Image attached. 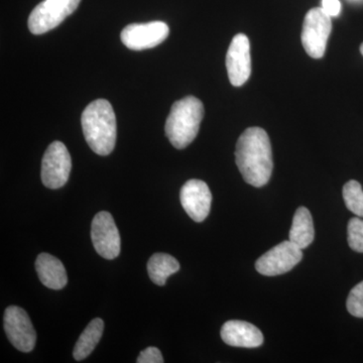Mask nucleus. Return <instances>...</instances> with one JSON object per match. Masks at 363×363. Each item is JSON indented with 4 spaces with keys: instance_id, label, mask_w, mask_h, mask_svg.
<instances>
[{
    "instance_id": "5701e85b",
    "label": "nucleus",
    "mask_w": 363,
    "mask_h": 363,
    "mask_svg": "<svg viewBox=\"0 0 363 363\" xmlns=\"http://www.w3.org/2000/svg\"><path fill=\"white\" fill-rule=\"evenodd\" d=\"M360 52H362L363 56V44L362 45V47H360Z\"/></svg>"
},
{
    "instance_id": "4468645a",
    "label": "nucleus",
    "mask_w": 363,
    "mask_h": 363,
    "mask_svg": "<svg viewBox=\"0 0 363 363\" xmlns=\"http://www.w3.org/2000/svg\"><path fill=\"white\" fill-rule=\"evenodd\" d=\"M35 269L43 285L52 290H61L68 283L65 267L61 260L49 253H40Z\"/></svg>"
},
{
    "instance_id": "2eb2a0df",
    "label": "nucleus",
    "mask_w": 363,
    "mask_h": 363,
    "mask_svg": "<svg viewBox=\"0 0 363 363\" xmlns=\"http://www.w3.org/2000/svg\"><path fill=\"white\" fill-rule=\"evenodd\" d=\"M314 236V224H313L311 213L306 207L298 208L294 215L289 240L301 250H305L312 245Z\"/></svg>"
},
{
    "instance_id": "0eeeda50",
    "label": "nucleus",
    "mask_w": 363,
    "mask_h": 363,
    "mask_svg": "<svg viewBox=\"0 0 363 363\" xmlns=\"http://www.w3.org/2000/svg\"><path fill=\"white\" fill-rule=\"evenodd\" d=\"M302 259L303 250L290 240L283 241L262 255L255 262V269L262 276H279L290 272Z\"/></svg>"
},
{
    "instance_id": "1a4fd4ad",
    "label": "nucleus",
    "mask_w": 363,
    "mask_h": 363,
    "mask_svg": "<svg viewBox=\"0 0 363 363\" xmlns=\"http://www.w3.org/2000/svg\"><path fill=\"white\" fill-rule=\"evenodd\" d=\"M4 330L16 350L30 352L37 342V333L30 317L23 308L11 306L4 313Z\"/></svg>"
},
{
    "instance_id": "f257e3e1",
    "label": "nucleus",
    "mask_w": 363,
    "mask_h": 363,
    "mask_svg": "<svg viewBox=\"0 0 363 363\" xmlns=\"http://www.w3.org/2000/svg\"><path fill=\"white\" fill-rule=\"evenodd\" d=\"M235 161L245 181L253 187L269 183L272 168L271 142L267 131L250 128L243 131L236 143Z\"/></svg>"
},
{
    "instance_id": "423d86ee",
    "label": "nucleus",
    "mask_w": 363,
    "mask_h": 363,
    "mask_svg": "<svg viewBox=\"0 0 363 363\" xmlns=\"http://www.w3.org/2000/svg\"><path fill=\"white\" fill-rule=\"evenodd\" d=\"M71 168V156L66 145L61 142L52 143L43 157V184L49 189L63 187L69 180Z\"/></svg>"
},
{
    "instance_id": "ddd939ff",
    "label": "nucleus",
    "mask_w": 363,
    "mask_h": 363,
    "mask_svg": "<svg viewBox=\"0 0 363 363\" xmlns=\"http://www.w3.org/2000/svg\"><path fill=\"white\" fill-rule=\"evenodd\" d=\"M221 338L234 347L255 348L264 343V335L257 327L240 320L227 321L222 326Z\"/></svg>"
},
{
    "instance_id": "4be33fe9",
    "label": "nucleus",
    "mask_w": 363,
    "mask_h": 363,
    "mask_svg": "<svg viewBox=\"0 0 363 363\" xmlns=\"http://www.w3.org/2000/svg\"><path fill=\"white\" fill-rule=\"evenodd\" d=\"M322 9L330 16H337L341 11V4L339 0H322Z\"/></svg>"
},
{
    "instance_id": "9b49d317",
    "label": "nucleus",
    "mask_w": 363,
    "mask_h": 363,
    "mask_svg": "<svg viewBox=\"0 0 363 363\" xmlns=\"http://www.w3.org/2000/svg\"><path fill=\"white\" fill-rule=\"evenodd\" d=\"M226 69L229 81L235 87L242 86L252 74L250 40L243 33H238L231 40L226 55Z\"/></svg>"
},
{
    "instance_id": "f3484780",
    "label": "nucleus",
    "mask_w": 363,
    "mask_h": 363,
    "mask_svg": "<svg viewBox=\"0 0 363 363\" xmlns=\"http://www.w3.org/2000/svg\"><path fill=\"white\" fill-rule=\"evenodd\" d=\"M180 269V264L168 253H155L147 262V272L152 283L164 286L169 276Z\"/></svg>"
},
{
    "instance_id": "7ed1b4c3",
    "label": "nucleus",
    "mask_w": 363,
    "mask_h": 363,
    "mask_svg": "<svg viewBox=\"0 0 363 363\" xmlns=\"http://www.w3.org/2000/svg\"><path fill=\"white\" fill-rule=\"evenodd\" d=\"M203 116L204 106L198 98L187 96L176 101L164 126L169 143L178 150L187 147L199 133Z\"/></svg>"
},
{
    "instance_id": "412c9836",
    "label": "nucleus",
    "mask_w": 363,
    "mask_h": 363,
    "mask_svg": "<svg viewBox=\"0 0 363 363\" xmlns=\"http://www.w3.org/2000/svg\"><path fill=\"white\" fill-rule=\"evenodd\" d=\"M138 363H162L164 362V358L161 351L157 350V347H147L138 355Z\"/></svg>"
},
{
    "instance_id": "f8f14e48",
    "label": "nucleus",
    "mask_w": 363,
    "mask_h": 363,
    "mask_svg": "<svg viewBox=\"0 0 363 363\" xmlns=\"http://www.w3.org/2000/svg\"><path fill=\"white\" fill-rule=\"evenodd\" d=\"M180 200L182 206L190 218L196 222H202L210 213L212 194L205 182L189 180L181 189Z\"/></svg>"
},
{
    "instance_id": "f03ea898",
    "label": "nucleus",
    "mask_w": 363,
    "mask_h": 363,
    "mask_svg": "<svg viewBox=\"0 0 363 363\" xmlns=\"http://www.w3.org/2000/svg\"><path fill=\"white\" fill-rule=\"evenodd\" d=\"M83 133L90 149L99 156H108L116 143V118L109 101L91 102L81 117Z\"/></svg>"
},
{
    "instance_id": "9d476101",
    "label": "nucleus",
    "mask_w": 363,
    "mask_h": 363,
    "mask_svg": "<svg viewBox=\"0 0 363 363\" xmlns=\"http://www.w3.org/2000/svg\"><path fill=\"white\" fill-rule=\"evenodd\" d=\"M169 33V26L164 21L131 23L123 28L121 39L128 49L143 51L162 44L168 38Z\"/></svg>"
},
{
    "instance_id": "aec40b11",
    "label": "nucleus",
    "mask_w": 363,
    "mask_h": 363,
    "mask_svg": "<svg viewBox=\"0 0 363 363\" xmlns=\"http://www.w3.org/2000/svg\"><path fill=\"white\" fill-rule=\"evenodd\" d=\"M346 307L352 316L363 318V281L350 291Z\"/></svg>"
},
{
    "instance_id": "6e6552de",
    "label": "nucleus",
    "mask_w": 363,
    "mask_h": 363,
    "mask_svg": "<svg viewBox=\"0 0 363 363\" xmlns=\"http://www.w3.org/2000/svg\"><path fill=\"white\" fill-rule=\"evenodd\" d=\"M91 240L98 255L114 259L121 253V235L113 217L109 212L95 215L91 224Z\"/></svg>"
},
{
    "instance_id": "a211bd4d",
    "label": "nucleus",
    "mask_w": 363,
    "mask_h": 363,
    "mask_svg": "<svg viewBox=\"0 0 363 363\" xmlns=\"http://www.w3.org/2000/svg\"><path fill=\"white\" fill-rule=\"evenodd\" d=\"M343 199L350 211L363 217V190L357 181L351 180L344 185Z\"/></svg>"
},
{
    "instance_id": "20e7f679",
    "label": "nucleus",
    "mask_w": 363,
    "mask_h": 363,
    "mask_svg": "<svg viewBox=\"0 0 363 363\" xmlns=\"http://www.w3.org/2000/svg\"><path fill=\"white\" fill-rule=\"evenodd\" d=\"M331 30V16L322 7L308 11L303 23L302 44L310 57L321 59L324 56Z\"/></svg>"
},
{
    "instance_id": "dca6fc26",
    "label": "nucleus",
    "mask_w": 363,
    "mask_h": 363,
    "mask_svg": "<svg viewBox=\"0 0 363 363\" xmlns=\"http://www.w3.org/2000/svg\"><path fill=\"white\" fill-rule=\"evenodd\" d=\"M104 330V322L100 318H95L81 334L73 350V357L77 362L89 357L95 350Z\"/></svg>"
},
{
    "instance_id": "6ab92c4d",
    "label": "nucleus",
    "mask_w": 363,
    "mask_h": 363,
    "mask_svg": "<svg viewBox=\"0 0 363 363\" xmlns=\"http://www.w3.org/2000/svg\"><path fill=\"white\" fill-rule=\"evenodd\" d=\"M348 245L354 252L363 253V220L351 218L347 226Z\"/></svg>"
},
{
    "instance_id": "39448f33",
    "label": "nucleus",
    "mask_w": 363,
    "mask_h": 363,
    "mask_svg": "<svg viewBox=\"0 0 363 363\" xmlns=\"http://www.w3.org/2000/svg\"><path fill=\"white\" fill-rule=\"evenodd\" d=\"M81 0H44L33 9L28 28L33 35H43L57 28L77 9Z\"/></svg>"
}]
</instances>
